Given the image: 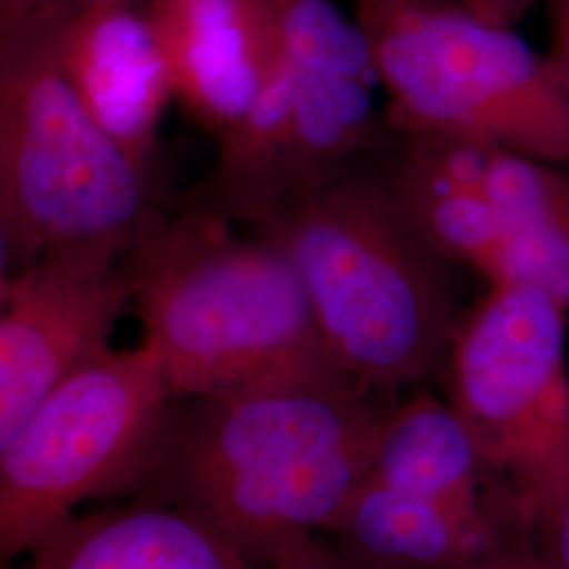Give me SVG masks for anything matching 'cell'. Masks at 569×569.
I'll list each match as a JSON object with an SVG mask.
<instances>
[{"mask_svg":"<svg viewBox=\"0 0 569 569\" xmlns=\"http://www.w3.org/2000/svg\"><path fill=\"white\" fill-rule=\"evenodd\" d=\"M333 549L371 569H483L502 523L366 479L327 533Z\"/></svg>","mask_w":569,"mask_h":569,"instance_id":"12","label":"cell"},{"mask_svg":"<svg viewBox=\"0 0 569 569\" xmlns=\"http://www.w3.org/2000/svg\"><path fill=\"white\" fill-rule=\"evenodd\" d=\"M305 287L333 363L376 395L441 371L465 312L446 260L409 218L376 154L289 199L251 228Z\"/></svg>","mask_w":569,"mask_h":569,"instance_id":"2","label":"cell"},{"mask_svg":"<svg viewBox=\"0 0 569 569\" xmlns=\"http://www.w3.org/2000/svg\"><path fill=\"white\" fill-rule=\"evenodd\" d=\"M568 308L531 284H489L462 312L441 371L493 496L515 526L545 521L569 475Z\"/></svg>","mask_w":569,"mask_h":569,"instance_id":"6","label":"cell"},{"mask_svg":"<svg viewBox=\"0 0 569 569\" xmlns=\"http://www.w3.org/2000/svg\"><path fill=\"white\" fill-rule=\"evenodd\" d=\"M34 2H44V0H0V9L4 7H23V4H34ZM82 4H106V2H129L133 4L136 0H77Z\"/></svg>","mask_w":569,"mask_h":569,"instance_id":"22","label":"cell"},{"mask_svg":"<svg viewBox=\"0 0 569 569\" xmlns=\"http://www.w3.org/2000/svg\"><path fill=\"white\" fill-rule=\"evenodd\" d=\"M63 63L103 131L136 161L157 167L171 82L146 13L129 2L79 4L66 28Z\"/></svg>","mask_w":569,"mask_h":569,"instance_id":"11","label":"cell"},{"mask_svg":"<svg viewBox=\"0 0 569 569\" xmlns=\"http://www.w3.org/2000/svg\"><path fill=\"white\" fill-rule=\"evenodd\" d=\"M392 133L488 143L569 169V98L512 28L448 0H355Z\"/></svg>","mask_w":569,"mask_h":569,"instance_id":"5","label":"cell"},{"mask_svg":"<svg viewBox=\"0 0 569 569\" xmlns=\"http://www.w3.org/2000/svg\"><path fill=\"white\" fill-rule=\"evenodd\" d=\"M538 531L542 538V569H569V475Z\"/></svg>","mask_w":569,"mask_h":569,"instance_id":"17","label":"cell"},{"mask_svg":"<svg viewBox=\"0 0 569 569\" xmlns=\"http://www.w3.org/2000/svg\"><path fill=\"white\" fill-rule=\"evenodd\" d=\"M366 479L470 517L512 523L493 496L465 418L448 399L425 390L388 406Z\"/></svg>","mask_w":569,"mask_h":569,"instance_id":"13","label":"cell"},{"mask_svg":"<svg viewBox=\"0 0 569 569\" xmlns=\"http://www.w3.org/2000/svg\"><path fill=\"white\" fill-rule=\"evenodd\" d=\"M270 569H371L345 557L342 552L327 547L326 542H319L317 547L305 550L283 563Z\"/></svg>","mask_w":569,"mask_h":569,"instance_id":"20","label":"cell"},{"mask_svg":"<svg viewBox=\"0 0 569 569\" xmlns=\"http://www.w3.org/2000/svg\"><path fill=\"white\" fill-rule=\"evenodd\" d=\"M483 569H523V568H515V566H509V563H502V561H500V563H493V566H488V568H483Z\"/></svg>","mask_w":569,"mask_h":569,"instance_id":"23","label":"cell"},{"mask_svg":"<svg viewBox=\"0 0 569 569\" xmlns=\"http://www.w3.org/2000/svg\"><path fill=\"white\" fill-rule=\"evenodd\" d=\"M9 260H13L11 247H9V237H7V230H4L2 218H0V306L4 305V300L11 291V284H13V281L9 279Z\"/></svg>","mask_w":569,"mask_h":569,"instance_id":"21","label":"cell"},{"mask_svg":"<svg viewBox=\"0 0 569 569\" xmlns=\"http://www.w3.org/2000/svg\"><path fill=\"white\" fill-rule=\"evenodd\" d=\"M479 180L509 239L502 284H531L569 310V169L483 146Z\"/></svg>","mask_w":569,"mask_h":569,"instance_id":"15","label":"cell"},{"mask_svg":"<svg viewBox=\"0 0 569 569\" xmlns=\"http://www.w3.org/2000/svg\"><path fill=\"white\" fill-rule=\"evenodd\" d=\"M171 98L216 140L237 129L277 72L283 44L266 0H148Z\"/></svg>","mask_w":569,"mask_h":569,"instance_id":"10","label":"cell"},{"mask_svg":"<svg viewBox=\"0 0 569 569\" xmlns=\"http://www.w3.org/2000/svg\"><path fill=\"white\" fill-rule=\"evenodd\" d=\"M171 401L148 346H108L74 371L0 448V569L82 502L143 483Z\"/></svg>","mask_w":569,"mask_h":569,"instance_id":"7","label":"cell"},{"mask_svg":"<svg viewBox=\"0 0 569 569\" xmlns=\"http://www.w3.org/2000/svg\"><path fill=\"white\" fill-rule=\"evenodd\" d=\"M32 569H260L169 502L74 515L32 552Z\"/></svg>","mask_w":569,"mask_h":569,"instance_id":"14","label":"cell"},{"mask_svg":"<svg viewBox=\"0 0 569 569\" xmlns=\"http://www.w3.org/2000/svg\"><path fill=\"white\" fill-rule=\"evenodd\" d=\"M448 2L458 4L477 20L488 21L502 28H512L531 7L547 0H448Z\"/></svg>","mask_w":569,"mask_h":569,"instance_id":"19","label":"cell"},{"mask_svg":"<svg viewBox=\"0 0 569 569\" xmlns=\"http://www.w3.org/2000/svg\"><path fill=\"white\" fill-rule=\"evenodd\" d=\"M224 218L167 211L122 258L142 345L173 397L348 380L283 253Z\"/></svg>","mask_w":569,"mask_h":569,"instance_id":"3","label":"cell"},{"mask_svg":"<svg viewBox=\"0 0 569 569\" xmlns=\"http://www.w3.org/2000/svg\"><path fill=\"white\" fill-rule=\"evenodd\" d=\"M550 18L549 61L569 98V0H547Z\"/></svg>","mask_w":569,"mask_h":569,"instance_id":"18","label":"cell"},{"mask_svg":"<svg viewBox=\"0 0 569 569\" xmlns=\"http://www.w3.org/2000/svg\"><path fill=\"white\" fill-rule=\"evenodd\" d=\"M380 397L350 380L173 397L146 483L274 568L317 547L366 481Z\"/></svg>","mask_w":569,"mask_h":569,"instance_id":"1","label":"cell"},{"mask_svg":"<svg viewBox=\"0 0 569 569\" xmlns=\"http://www.w3.org/2000/svg\"><path fill=\"white\" fill-rule=\"evenodd\" d=\"M131 283L122 260L53 253L23 266L0 306V448L103 348Z\"/></svg>","mask_w":569,"mask_h":569,"instance_id":"9","label":"cell"},{"mask_svg":"<svg viewBox=\"0 0 569 569\" xmlns=\"http://www.w3.org/2000/svg\"><path fill=\"white\" fill-rule=\"evenodd\" d=\"M79 4L0 9V218L21 266L53 253L122 260L167 213L159 169L103 131L66 70Z\"/></svg>","mask_w":569,"mask_h":569,"instance_id":"4","label":"cell"},{"mask_svg":"<svg viewBox=\"0 0 569 569\" xmlns=\"http://www.w3.org/2000/svg\"><path fill=\"white\" fill-rule=\"evenodd\" d=\"M266 4L277 21L284 56L376 79L361 26L348 20L333 0H266Z\"/></svg>","mask_w":569,"mask_h":569,"instance_id":"16","label":"cell"},{"mask_svg":"<svg viewBox=\"0 0 569 569\" xmlns=\"http://www.w3.org/2000/svg\"><path fill=\"white\" fill-rule=\"evenodd\" d=\"M373 79L284 56L243 122L218 140L211 169L182 197L228 222H264L289 199L371 159L388 140Z\"/></svg>","mask_w":569,"mask_h":569,"instance_id":"8","label":"cell"}]
</instances>
